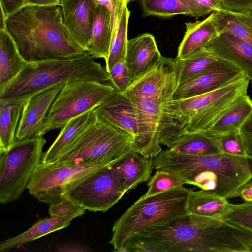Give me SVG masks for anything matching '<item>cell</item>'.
I'll use <instances>...</instances> for the list:
<instances>
[{
    "label": "cell",
    "mask_w": 252,
    "mask_h": 252,
    "mask_svg": "<svg viewBox=\"0 0 252 252\" xmlns=\"http://www.w3.org/2000/svg\"><path fill=\"white\" fill-rule=\"evenodd\" d=\"M154 252H249L252 231L224 220L189 214L151 226L133 237Z\"/></svg>",
    "instance_id": "1"
},
{
    "label": "cell",
    "mask_w": 252,
    "mask_h": 252,
    "mask_svg": "<svg viewBox=\"0 0 252 252\" xmlns=\"http://www.w3.org/2000/svg\"><path fill=\"white\" fill-rule=\"evenodd\" d=\"M5 30L28 62L72 59L87 53L65 27L61 5H26L7 17Z\"/></svg>",
    "instance_id": "2"
},
{
    "label": "cell",
    "mask_w": 252,
    "mask_h": 252,
    "mask_svg": "<svg viewBox=\"0 0 252 252\" xmlns=\"http://www.w3.org/2000/svg\"><path fill=\"white\" fill-rule=\"evenodd\" d=\"M109 80L106 68L88 53L72 59L29 62L13 79L0 85V98L25 102L35 94L67 82Z\"/></svg>",
    "instance_id": "3"
},
{
    "label": "cell",
    "mask_w": 252,
    "mask_h": 252,
    "mask_svg": "<svg viewBox=\"0 0 252 252\" xmlns=\"http://www.w3.org/2000/svg\"><path fill=\"white\" fill-rule=\"evenodd\" d=\"M190 189L183 185L140 198L114 222L109 242L114 250L151 226L188 215L187 201Z\"/></svg>",
    "instance_id": "4"
},
{
    "label": "cell",
    "mask_w": 252,
    "mask_h": 252,
    "mask_svg": "<svg viewBox=\"0 0 252 252\" xmlns=\"http://www.w3.org/2000/svg\"><path fill=\"white\" fill-rule=\"evenodd\" d=\"M134 146L132 135L95 113L88 126L56 161L113 165L134 151Z\"/></svg>",
    "instance_id": "5"
},
{
    "label": "cell",
    "mask_w": 252,
    "mask_h": 252,
    "mask_svg": "<svg viewBox=\"0 0 252 252\" xmlns=\"http://www.w3.org/2000/svg\"><path fill=\"white\" fill-rule=\"evenodd\" d=\"M111 84L78 80L64 84L44 120L38 136L64 126L72 119L94 110L115 93Z\"/></svg>",
    "instance_id": "6"
},
{
    "label": "cell",
    "mask_w": 252,
    "mask_h": 252,
    "mask_svg": "<svg viewBox=\"0 0 252 252\" xmlns=\"http://www.w3.org/2000/svg\"><path fill=\"white\" fill-rule=\"evenodd\" d=\"M46 143L43 136L16 140L10 149L0 153V203L18 199L40 163Z\"/></svg>",
    "instance_id": "7"
},
{
    "label": "cell",
    "mask_w": 252,
    "mask_h": 252,
    "mask_svg": "<svg viewBox=\"0 0 252 252\" xmlns=\"http://www.w3.org/2000/svg\"><path fill=\"white\" fill-rule=\"evenodd\" d=\"M111 166L102 163L56 161L45 164L40 162L27 189L39 201L51 205L64 199L67 191L90 175Z\"/></svg>",
    "instance_id": "8"
},
{
    "label": "cell",
    "mask_w": 252,
    "mask_h": 252,
    "mask_svg": "<svg viewBox=\"0 0 252 252\" xmlns=\"http://www.w3.org/2000/svg\"><path fill=\"white\" fill-rule=\"evenodd\" d=\"M125 194L122 179L112 166L90 175L64 195L90 211L105 212Z\"/></svg>",
    "instance_id": "9"
},
{
    "label": "cell",
    "mask_w": 252,
    "mask_h": 252,
    "mask_svg": "<svg viewBox=\"0 0 252 252\" xmlns=\"http://www.w3.org/2000/svg\"><path fill=\"white\" fill-rule=\"evenodd\" d=\"M174 90L147 98H129L136 117L138 137L134 151L154 158L161 150L159 142L164 116V106L173 99Z\"/></svg>",
    "instance_id": "10"
},
{
    "label": "cell",
    "mask_w": 252,
    "mask_h": 252,
    "mask_svg": "<svg viewBox=\"0 0 252 252\" xmlns=\"http://www.w3.org/2000/svg\"><path fill=\"white\" fill-rule=\"evenodd\" d=\"M176 59L161 56L153 67L134 81L124 93L128 98H147L161 94L178 86Z\"/></svg>",
    "instance_id": "11"
},
{
    "label": "cell",
    "mask_w": 252,
    "mask_h": 252,
    "mask_svg": "<svg viewBox=\"0 0 252 252\" xmlns=\"http://www.w3.org/2000/svg\"><path fill=\"white\" fill-rule=\"evenodd\" d=\"M245 73L238 66L218 59L214 64L198 77L175 91L173 99L188 98L218 89L239 79Z\"/></svg>",
    "instance_id": "12"
},
{
    "label": "cell",
    "mask_w": 252,
    "mask_h": 252,
    "mask_svg": "<svg viewBox=\"0 0 252 252\" xmlns=\"http://www.w3.org/2000/svg\"><path fill=\"white\" fill-rule=\"evenodd\" d=\"M63 84L34 94L24 103L16 140L38 136L42 125Z\"/></svg>",
    "instance_id": "13"
},
{
    "label": "cell",
    "mask_w": 252,
    "mask_h": 252,
    "mask_svg": "<svg viewBox=\"0 0 252 252\" xmlns=\"http://www.w3.org/2000/svg\"><path fill=\"white\" fill-rule=\"evenodd\" d=\"M94 0H64L61 3L63 24L75 43L87 52L92 37Z\"/></svg>",
    "instance_id": "14"
},
{
    "label": "cell",
    "mask_w": 252,
    "mask_h": 252,
    "mask_svg": "<svg viewBox=\"0 0 252 252\" xmlns=\"http://www.w3.org/2000/svg\"><path fill=\"white\" fill-rule=\"evenodd\" d=\"M202 49L236 65L252 81V47L241 38L228 33H219Z\"/></svg>",
    "instance_id": "15"
},
{
    "label": "cell",
    "mask_w": 252,
    "mask_h": 252,
    "mask_svg": "<svg viewBox=\"0 0 252 252\" xmlns=\"http://www.w3.org/2000/svg\"><path fill=\"white\" fill-rule=\"evenodd\" d=\"M161 56L154 36L150 33L128 40L126 63L132 83L157 64Z\"/></svg>",
    "instance_id": "16"
},
{
    "label": "cell",
    "mask_w": 252,
    "mask_h": 252,
    "mask_svg": "<svg viewBox=\"0 0 252 252\" xmlns=\"http://www.w3.org/2000/svg\"><path fill=\"white\" fill-rule=\"evenodd\" d=\"M94 112L98 117L132 135L134 143L137 140L138 129L134 107L124 93L115 91Z\"/></svg>",
    "instance_id": "17"
},
{
    "label": "cell",
    "mask_w": 252,
    "mask_h": 252,
    "mask_svg": "<svg viewBox=\"0 0 252 252\" xmlns=\"http://www.w3.org/2000/svg\"><path fill=\"white\" fill-rule=\"evenodd\" d=\"M113 36L112 15L104 5L96 2L93 12L92 37L87 52L95 58L108 59Z\"/></svg>",
    "instance_id": "18"
},
{
    "label": "cell",
    "mask_w": 252,
    "mask_h": 252,
    "mask_svg": "<svg viewBox=\"0 0 252 252\" xmlns=\"http://www.w3.org/2000/svg\"><path fill=\"white\" fill-rule=\"evenodd\" d=\"M85 212H78L58 217L39 220L32 226L18 235L1 241L0 252H4L22 246L47 234L69 226L73 219L82 216Z\"/></svg>",
    "instance_id": "19"
},
{
    "label": "cell",
    "mask_w": 252,
    "mask_h": 252,
    "mask_svg": "<svg viewBox=\"0 0 252 252\" xmlns=\"http://www.w3.org/2000/svg\"><path fill=\"white\" fill-rule=\"evenodd\" d=\"M112 166L122 179L125 193H128L150 179L154 168V158L133 151Z\"/></svg>",
    "instance_id": "20"
},
{
    "label": "cell",
    "mask_w": 252,
    "mask_h": 252,
    "mask_svg": "<svg viewBox=\"0 0 252 252\" xmlns=\"http://www.w3.org/2000/svg\"><path fill=\"white\" fill-rule=\"evenodd\" d=\"M139 1L142 5L143 15L162 18L178 14L194 17L205 16L213 11L198 3L196 0H132Z\"/></svg>",
    "instance_id": "21"
},
{
    "label": "cell",
    "mask_w": 252,
    "mask_h": 252,
    "mask_svg": "<svg viewBox=\"0 0 252 252\" xmlns=\"http://www.w3.org/2000/svg\"><path fill=\"white\" fill-rule=\"evenodd\" d=\"M213 13L202 21L186 23V31L179 46L176 59H187L201 50L217 34Z\"/></svg>",
    "instance_id": "22"
},
{
    "label": "cell",
    "mask_w": 252,
    "mask_h": 252,
    "mask_svg": "<svg viewBox=\"0 0 252 252\" xmlns=\"http://www.w3.org/2000/svg\"><path fill=\"white\" fill-rule=\"evenodd\" d=\"M94 111L74 118L61 128L58 136L48 149L43 153L41 162H56L63 152L85 129L94 116Z\"/></svg>",
    "instance_id": "23"
},
{
    "label": "cell",
    "mask_w": 252,
    "mask_h": 252,
    "mask_svg": "<svg viewBox=\"0 0 252 252\" xmlns=\"http://www.w3.org/2000/svg\"><path fill=\"white\" fill-rule=\"evenodd\" d=\"M230 205L228 199L202 189L194 191L190 189L187 201L189 214L213 220L222 219L229 210Z\"/></svg>",
    "instance_id": "24"
},
{
    "label": "cell",
    "mask_w": 252,
    "mask_h": 252,
    "mask_svg": "<svg viewBox=\"0 0 252 252\" xmlns=\"http://www.w3.org/2000/svg\"><path fill=\"white\" fill-rule=\"evenodd\" d=\"M212 13V21L218 34L230 33L252 47V10L241 12L220 10Z\"/></svg>",
    "instance_id": "25"
},
{
    "label": "cell",
    "mask_w": 252,
    "mask_h": 252,
    "mask_svg": "<svg viewBox=\"0 0 252 252\" xmlns=\"http://www.w3.org/2000/svg\"><path fill=\"white\" fill-rule=\"evenodd\" d=\"M168 149L175 153L193 156L222 153L217 138L205 131L187 132Z\"/></svg>",
    "instance_id": "26"
},
{
    "label": "cell",
    "mask_w": 252,
    "mask_h": 252,
    "mask_svg": "<svg viewBox=\"0 0 252 252\" xmlns=\"http://www.w3.org/2000/svg\"><path fill=\"white\" fill-rule=\"evenodd\" d=\"M252 114V99L247 94L231 106L205 131L217 137L240 130L244 123Z\"/></svg>",
    "instance_id": "27"
},
{
    "label": "cell",
    "mask_w": 252,
    "mask_h": 252,
    "mask_svg": "<svg viewBox=\"0 0 252 252\" xmlns=\"http://www.w3.org/2000/svg\"><path fill=\"white\" fill-rule=\"evenodd\" d=\"M5 29H0V85L16 76L27 65Z\"/></svg>",
    "instance_id": "28"
},
{
    "label": "cell",
    "mask_w": 252,
    "mask_h": 252,
    "mask_svg": "<svg viewBox=\"0 0 252 252\" xmlns=\"http://www.w3.org/2000/svg\"><path fill=\"white\" fill-rule=\"evenodd\" d=\"M24 103L0 98V153L8 150L16 141Z\"/></svg>",
    "instance_id": "29"
},
{
    "label": "cell",
    "mask_w": 252,
    "mask_h": 252,
    "mask_svg": "<svg viewBox=\"0 0 252 252\" xmlns=\"http://www.w3.org/2000/svg\"><path fill=\"white\" fill-rule=\"evenodd\" d=\"M176 59L178 66V86L198 77L218 60V58L204 49L184 60Z\"/></svg>",
    "instance_id": "30"
},
{
    "label": "cell",
    "mask_w": 252,
    "mask_h": 252,
    "mask_svg": "<svg viewBox=\"0 0 252 252\" xmlns=\"http://www.w3.org/2000/svg\"><path fill=\"white\" fill-rule=\"evenodd\" d=\"M127 4L126 2L124 5L117 31L111 43L109 54L105 61V68L108 73L121 60L126 58L128 40V23L130 16Z\"/></svg>",
    "instance_id": "31"
},
{
    "label": "cell",
    "mask_w": 252,
    "mask_h": 252,
    "mask_svg": "<svg viewBox=\"0 0 252 252\" xmlns=\"http://www.w3.org/2000/svg\"><path fill=\"white\" fill-rule=\"evenodd\" d=\"M186 184V182L177 175L168 171L158 169L148 180V190L140 198L153 196Z\"/></svg>",
    "instance_id": "32"
},
{
    "label": "cell",
    "mask_w": 252,
    "mask_h": 252,
    "mask_svg": "<svg viewBox=\"0 0 252 252\" xmlns=\"http://www.w3.org/2000/svg\"><path fill=\"white\" fill-rule=\"evenodd\" d=\"M222 219L235 225L252 231V202L230 203V209Z\"/></svg>",
    "instance_id": "33"
},
{
    "label": "cell",
    "mask_w": 252,
    "mask_h": 252,
    "mask_svg": "<svg viewBox=\"0 0 252 252\" xmlns=\"http://www.w3.org/2000/svg\"><path fill=\"white\" fill-rule=\"evenodd\" d=\"M216 137L222 153L239 156L249 155L240 130L231 131Z\"/></svg>",
    "instance_id": "34"
},
{
    "label": "cell",
    "mask_w": 252,
    "mask_h": 252,
    "mask_svg": "<svg viewBox=\"0 0 252 252\" xmlns=\"http://www.w3.org/2000/svg\"><path fill=\"white\" fill-rule=\"evenodd\" d=\"M111 85L117 92H125L132 83L126 63V58L121 60L108 72Z\"/></svg>",
    "instance_id": "35"
},
{
    "label": "cell",
    "mask_w": 252,
    "mask_h": 252,
    "mask_svg": "<svg viewBox=\"0 0 252 252\" xmlns=\"http://www.w3.org/2000/svg\"><path fill=\"white\" fill-rule=\"evenodd\" d=\"M86 209L73 201L64 199L50 205L48 213L51 217H58L78 212H85Z\"/></svg>",
    "instance_id": "36"
},
{
    "label": "cell",
    "mask_w": 252,
    "mask_h": 252,
    "mask_svg": "<svg viewBox=\"0 0 252 252\" xmlns=\"http://www.w3.org/2000/svg\"><path fill=\"white\" fill-rule=\"evenodd\" d=\"M96 2L107 7L111 12L113 24V36L114 39L123 8L126 0H94Z\"/></svg>",
    "instance_id": "37"
},
{
    "label": "cell",
    "mask_w": 252,
    "mask_h": 252,
    "mask_svg": "<svg viewBox=\"0 0 252 252\" xmlns=\"http://www.w3.org/2000/svg\"><path fill=\"white\" fill-rule=\"evenodd\" d=\"M222 10L241 12L252 10V0H218Z\"/></svg>",
    "instance_id": "38"
},
{
    "label": "cell",
    "mask_w": 252,
    "mask_h": 252,
    "mask_svg": "<svg viewBox=\"0 0 252 252\" xmlns=\"http://www.w3.org/2000/svg\"><path fill=\"white\" fill-rule=\"evenodd\" d=\"M0 8L7 17L26 5L25 0H0Z\"/></svg>",
    "instance_id": "39"
},
{
    "label": "cell",
    "mask_w": 252,
    "mask_h": 252,
    "mask_svg": "<svg viewBox=\"0 0 252 252\" xmlns=\"http://www.w3.org/2000/svg\"><path fill=\"white\" fill-rule=\"evenodd\" d=\"M90 251L85 246L75 242L63 244L56 250L57 252H89Z\"/></svg>",
    "instance_id": "40"
},
{
    "label": "cell",
    "mask_w": 252,
    "mask_h": 252,
    "mask_svg": "<svg viewBox=\"0 0 252 252\" xmlns=\"http://www.w3.org/2000/svg\"><path fill=\"white\" fill-rule=\"evenodd\" d=\"M239 196L245 202H252V178L240 189L238 193Z\"/></svg>",
    "instance_id": "41"
},
{
    "label": "cell",
    "mask_w": 252,
    "mask_h": 252,
    "mask_svg": "<svg viewBox=\"0 0 252 252\" xmlns=\"http://www.w3.org/2000/svg\"><path fill=\"white\" fill-rule=\"evenodd\" d=\"M25 1L26 5L36 6L61 5L59 0H25Z\"/></svg>",
    "instance_id": "42"
},
{
    "label": "cell",
    "mask_w": 252,
    "mask_h": 252,
    "mask_svg": "<svg viewBox=\"0 0 252 252\" xmlns=\"http://www.w3.org/2000/svg\"><path fill=\"white\" fill-rule=\"evenodd\" d=\"M201 5L208 8L213 12L222 10L218 0H196Z\"/></svg>",
    "instance_id": "43"
},
{
    "label": "cell",
    "mask_w": 252,
    "mask_h": 252,
    "mask_svg": "<svg viewBox=\"0 0 252 252\" xmlns=\"http://www.w3.org/2000/svg\"><path fill=\"white\" fill-rule=\"evenodd\" d=\"M240 130L242 132L252 136V114L244 123Z\"/></svg>",
    "instance_id": "44"
},
{
    "label": "cell",
    "mask_w": 252,
    "mask_h": 252,
    "mask_svg": "<svg viewBox=\"0 0 252 252\" xmlns=\"http://www.w3.org/2000/svg\"><path fill=\"white\" fill-rule=\"evenodd\" d=\"M7 17L4 14L3 10L0 8V29H5V23Z\"/></svg>",
    "instance_id": "45"
},
{
    "label": "cell",
    "mask_w": 252,
    "mask_h": 252,
    "mask_svg": "<svg viewBox=\"0 0 252 252\" xmlns=\"http://www.w3.org/2000/svg\"><path fill=\"white\" fill-rule=\"evenodd\" d=\"M250 252H252V244H251L250 248Z\"/></svg>",
    "instance_id": "46"
},
{
    "label": "cell",
    "mask_w": 252,
    "mask_h": 252,
    "mask_svg": "<svg viewBox=\"0 0 252 252\" xmlns=\"http://www.w3.org/2000/svg\"><path fill=\"white\" fill-rule=\"evenodd\" d=\"M127 3H128L129 2L132 1V0H126Z\"/></svg>",
    "instance_id": "47"
},
{
    "label": "cell",
    "mask_w": 252,
    "mask_h": 252,
    "mask_svg": "<svg viewBox=\"0 0 252 252\" xmlns=\"http://www.w3.org/2000/svg\"><path fill=\"white\" fill-rule=\"evenodd\" d=\"M63 0H59V1L61 2V3L62 1H63Z\"/></svg>",
    "instance_id": "48"
}]
</instances>
